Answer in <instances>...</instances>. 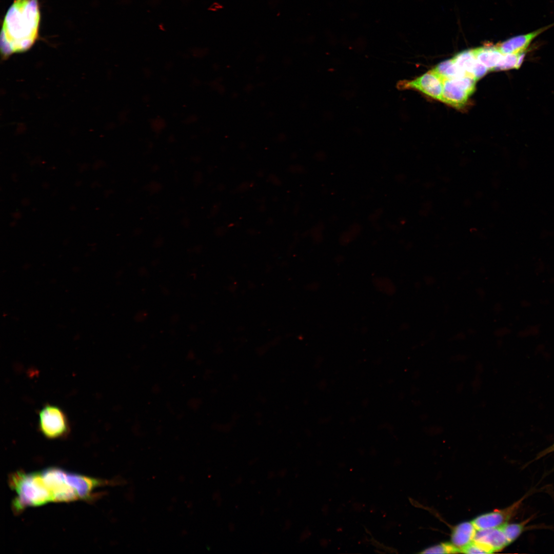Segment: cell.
Segmentation results:
<instances>
[{
    "mask_svg": "<svg viewBox=\"0 0 554 554\" xmlns=\"http://www.w3.org/2000/svg\"><path fill=\"white\" fill-rule=\"evenodd\" d=\"M553 26L554 23L530 33L511 37L496 46L504 54H517L525 52L533 39Z\"/></svg>",
    "mask_w": 554,
    "mask_h": 554,
    "instance_id": "cell-8",
    "label": "cell"
},
{
    "mask_svg": "<svg viewBox=\"0 0 554 554\" xmlns=\"http://www.w3.org/2000/svg\"><path fill=\"white\" fill-rule=\"evenodd\" d=\"M9 483L16 493L12 502V508L17 513L28 507L41 506L52 502L39 471L14 472L9 476Z\"/></svg>",
    "mask_w": 554,
    "mask_h": 554,
    "instance_id": "cell-2",
    "label": "cell"
},
{
    "mask_svg": "<svg viewBox=\"0 0 554 554\" xmlns=\"http://www.w3.org/2000/svg\"><path fill=\"white\" fill-rule=\"evenodd\" d=\"M452 60L456 65L465 73L466 76L473 78V74L477 60L475 58L472 50L462 51L456 54L452 58Z\"/></svg>",
    "mask_w": 554,
    "mask_h": 554,
    "instance_id": "cell-13",
    "label": "cell"
},
{
    "mask_svg": "<svg viewBox=\"0 0 554 554\" xmlns=\"http://www.w3.org/2000/svg\"><path fill=\"white\" fill-rule=\"evenodd\" d=\"M461 552L460 549L456 547L453 544L449 543H441L439 545L430 547L424 550L421 553H451Z\"/></svg>",
    "mask_w": 554,
    "mask_h": 554,
    "instance_id": "cell-16",
    "label": "cell"
},
{
    "mask_svg": "<svg viewBox=\"0 0 554 554\" xmlns=\"http://www.w3.org/2000/svg\"><path fill=\"white\" fill-rule=\"evenodd\" d=\"M39 472L52 502H67L81 500L84 487L82 475L55 467Z\"/></svg>",
    "mask_w": 554,
    "mask_h": 554,
    "instance_id": "cell-3",
    "label": "cell"
},
{
    "mask_svg": "<svg viewBox=\"0 0 554 554\" xmlns=\"http://www.w3.org/2000/svg\"><path fill=\"white\" fill-rule=\"evenodd\" d=\"M476 83L469 76L443 81L441 101L456 108L463 107L475 90Z\"/></svg>",
    "mask_w": 554,
    "mask_h": 554,
    "instance_id": "cell-5",
    "label": "cell"
},
{
    "mask_svg": "<svg viewBox=\"0 0 554 554\" xmlns=\"http://www.w3.org/2000/svg\"><path fill=\"white\" fill-rule=\"evenodd\" d=\"M522 500V499L505 509L496 510L481 515L475 518L472 522L477 530L499 527L507 523V521L514 516L519 508Z\"/></svg>",
    "mask_w": 554,
    "mask_h": 554,
    "instance_id": "cell-7",
    "label": "cell"
},
{
    "mask_svg": "<svg viewBox=\"0 0 554 554\" xmlns=\"http://www.w3.org/2000/svg\"><path fill=\"white\" fill-rule=\"evenodd\" d=\"M476 60L492 71L504 56L496 47L483 46L472 50Z\"/></svg>",
    "mask_w": 554,
    "mask_h": 554,
    "instance_id": "cell-10",
    "label": "cell"
},
{
    "mask_svg": "<svg viewBox=\"0 0 554 554\" xmlns=\"http://www.w3.org/2000/svg\"><path fill=\"white\" fill-rule=\"evenodd\" d=\"M38 428L46 438L56 439L65 436L69 431L68 418L58 406L47 404L39 411Z\"/></svg>",
    "mask_w": 554,
    "mask_h": 554,
    "instance_id": "cell-4",
    "label": "cell"
},
{
    "mask_svg": "<svg viewBox=\"0 0 554 554\" xmlns=\"http://www.w3.org/2000/svg\"><path fill=\"white\" fill-rule=\"evenodd\" d=\"M465 553H489L490 552L482 544L472 541L461 549Z\"/></svg>",
    "mask_w": 554,
    "mask_h": 554,
    "instance_id": "cell-17",
    "label": "cell"
},
{
    "mask_svg": "<svg viewBox=\"0 0 554 554\" xmlns=\"http://www.w3.org/2000/svg\"><path fill=\"white\" fill-rule=\"evenodd\" d=\"M40 19L38 0L14 1L1 31V49L4 57L32 47L38 37Z\"/></svg>",
    "mask_w": 554,
    "mask_h": 554,
    "instance_id": "cell-1",
    "label": "cell"
},
{
    "mask_svg": "<svg viewBox=\"0 0 554 554\" xmlns=\"http://www.w3.org/2000/svg\"><path fill=\"white\" fill-rule=\"evenodd\" d=\"M473 541L483 545L490 553L501 550L510 544L500 526L477 530Z\"/></svg>",
    "mask_w": 554,
    "mask_h": 554,
    "instance_id": "cell-9",
    "label": "cell"
},
{
    "mask_svg": "<svg viewBox=\"0 0 554 554\" xmlns=\"http://www.w3.org/2000/svg\"><path fill=\"white\" fill-rule=\"evenodd\" d=\"M552 451H554V443L549 447L545 449L544 451H542V452H541V453L540 454V456L542 457V456H544L545 454Z\"/></svg>",
    "mask_w": 554,
    "mask_h": 554,
    "instance_id": "cell-19",
    "label": "cell"
},
{
    "mask_svg": "<svg viewBox=\"0 0 554 554\" xmlns=\"http://www.w3.org/2000/svg\"><path fill=\"white\" fill-rule=\"evenodd\" d=\"M488 71H489V69L485 66L477 61L473 74V78L477 81L484 76Z\"/></svg>",
    "mask_w": 554,
    "mask_h": 554,
    "instance_id": "cell-18",
    "label": "cell"
},
{
    "mask_svg": "<svg viewBox=\"0 0 554 554\" xmlns=\"http://www.w3.org/2000/svg\"><path fill=\"white\" fill-rule=\"evenodd\" d=\"M477 529L472 522H465L457 526L451 535V541L456 547L461 549L471 542Z\"/></svg>",
    "mask_w": 554,
    "mask_h": 554,
    "instance_id": "cell-11",
    "label": "cell"
},
{
    "mask_svg": "<svg viewBox=\"0 0 554 554\" xmlns=\"http://www.w3.org/2000/svg\"><path fill=\"white\" fill-rule=\"evenodd\" d=\"M521 53L504 54L501 60L492 71L518 69V61Z\"/></svg>",
    "mask_w": 554,
    "mask_h": 554,
    "instance_id": "cell-15",
    "label": "cell"
},
{
    "mask_svg": "<svg viewBox=\"0 0 554 554\" xmlns=\"http://www.w3.org/2000/svg\"><path fill=\"white\" fill-rule=\"evenodd\" d=\"M432 70L443 81L466 76L454 63L452 58L439 64Z\"/></svg>",
    "mask_w": 554,
    "mask_h": 554,
    "instance_id": "cell-12",
    "label": "cell"
},
{
    "mask_svg": "<svg viewBox=\"0 0 554 554\" xmlns=\"http://www.w3.org/2000/svg\"><path fill=\"white\" fill-rule=\"evenodd\" d=\"M398 86L402 89L417 90L434 99L442 100L443 81L432 70L415 79L402 81Z\"/></svg>",
    "mask_w": 554,
    "mask_h": 554,
    "instance_id": "cell-6",
    "label": "cell"
},
{
    "mask_svg": "<svg viewBox=\"0 0 554 554\" xmlns=\"http://www.w3.org/2000/svg\"><path fill=\"white\" fill-rule=\"evenodd\" d=\"M526 522L509 524L506 523L500 526L509 543L514 541L523 532Z\"/></svg>",
    "mask_w": 554,
    "mask_h": 554,
    "instance_id": "cell-14",
    "label": "cell"
}]
</instances>
